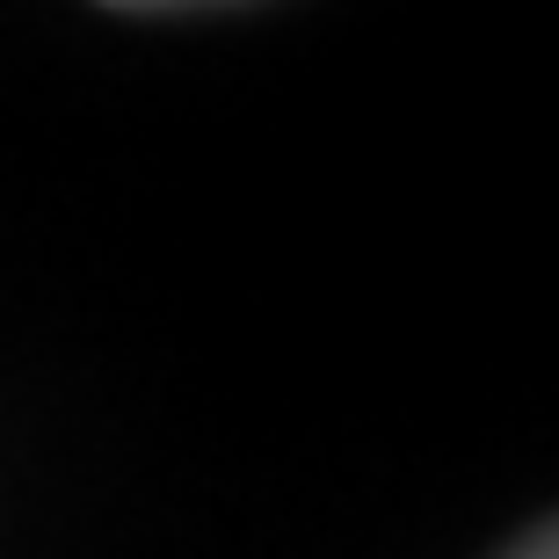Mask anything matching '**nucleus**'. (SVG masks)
<instances>
[{
  "label": "nucleus",
  "instance_id": "nucleus-1",
  "mask_svg": "<svg viewBox=\"0 0 559 559\" xmlns=\"http://www.w3.org/2000/svg\"><path fill=\"white\" fill-rule=\"evenodd\" d=\"M501 559H559V538H552V523H538V531H523V538L509 545Z\"/></svg>",
  "mask_w": 559,
  "mask_h": 559
}]
</instances>
